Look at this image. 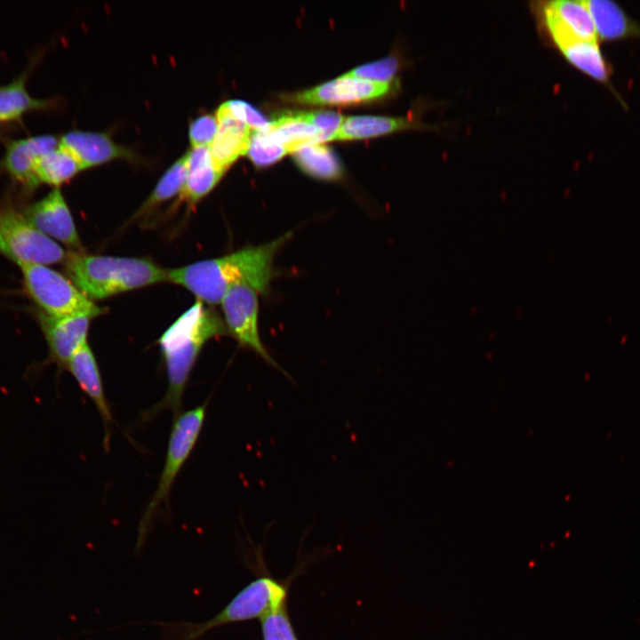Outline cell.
Instances as JSON below:
<instances>
[{"instance_id": "obj_1", "label": "cell", "mask_w": 640, "mask_h": 640, "mask_svg": "<svg viewBox=\"0 0 640 640\" xmlns=\"http://www.w3.org/2000/svg\"><path fill=\"white\" fill-rule=\"evenodd\" d=\"M292 236V231H288L268 243L169 269V281L211 306L220 303L229 288L241 284L252 287L260 295H268L277 276L275 258Z\"/></svg>"}, {"instance_id": "obj_2", "label": "cell", "mask_w": 640, "mask_h": 640, "mask_svg": "<svg viewBox=\"0 0 640 640\" xmlns=\"http://www.w3.org/2000/svg\"><path fill=\"white\" fill-rule=\"evenodd\" d=\"M227 333L220 316L200 300H196L163 333L159 346L168 386L164 397L144 413L146 419L163 410H171L174 417L181 412L183 396L204 345L209 340Z\"/></svg>"}, {"instance_id": "obj_3", "label": "cell", "mask_w": 640, "mask_h": 640, "mask_svg": "<svg viewBox=\"0 0 640 640\" xmlns=\"http://www.w3.org/2000/svg\"><path fill=\"white\" fill-rule=\"evenodd\" d=\"M63 263L68 279L92 301L169 281L167 270L149 259L72 251Z\"/></svg>"}, {"instance_id": "obj_4", "label": "cell", "mask_w": 640, "mask_h": 640, "mask_svg": "<svg viewBox=\"0 0 640 640\" xmlns=\"http://www.w3.org/2000/svg\"><path fill=\"white\" fill-rule=\"evenodd\" d=\"M207 403L180 412L174 417L164 468L156 489L139 524L138 543H142L149 525L162 504L168 505L170 492L180 471L196 446L206 416Z\"/></svg>"}, {"instance_id": "obj_5", "label": "cell", "mask_w": 640, "mask_h": 640, "mask_svg": "<svg viewBox=\"0 0 640 640\" xmlns=\"http://www.w3.org/2000/svg\"><path fill=\"white\" fill-rule=\"evenodd\" d=\"M20 268L25 292L40 312L52 316L85 315L92 318L102 313L68 278L46 265H24Z\"/></svg>"}, {"instance_id": "obj_6", "label": "cell", "mask_w": 640, "mask_h": 640, "mask_svg": "<svg viewBox=\"0 0 640 640\" xmlns=\"http://www.w3.org/2000/svg\"><path fill=\"white\" fill-rule=\"evenodd\" d=\"M0 253L20 265L64 262L67 253L8 203L0 205Z\"/></svg>"}, {"instance_id": "obj_7", "label": "cell", "mask_w": 640, "mask_h": 640, "mask_svg": "<svg viewBox=\"0 0 640 640\" xmlns=\"http://www.w3.org/2000/svg\"><path fill=\"white\" fill-rule=\"evenodd\" d=\"M285 590L268 578H260L242 589L219 613L207 621L188 627L180 640L198 637L225 624L263 618L284 605Z\"/></svg>"}, {"instance_id": "obj_8", "label": "cell", "mask_w": 640, "mask_h": 640, "mask_svg": "<svg viewBox=\"0 0 640 640\" xmlns=\"http://www.w3.org/2000/svg\"><path fill=\"white\" fill-rule=\"evenodd\" d=\"M259 295L255 289L244 284L228 289L220 302L227 332L242 348L254 352L289 378L286 372L273 359L260 339Z\"/></svg>"}, {"instance_id": "obj_9", "label": "cell", "mask_w": 640, "mask_h": 640, "mask_svg": "<svg viewBox=\"0 0 640 640\" xmlns=\"http://www.w3.org/2000/svg\"><path fill=\"white\" fill-rule=\"evenodd\" d=\"M395 86L396 83L374 82L344 74L334 80L291 95L290 100L309 105H348L382 98Z\"/></svg>"}, {"instance_id": "obj_10", "label": "cell", "mask_w": 640, "mask_h": 640, "mask_svg": "<svg viewBox=\"0 0 640 640\" xmlns=\"http://www.w3.org/2000/svg\"><path fill=\"white\" fill-rule=\"evenodd\" d=\"M22 213L36 229L53 241L73 252H84L70 210L59 188L28 205Z\"/></svg>"}, {"instance_id": "obj_11", "label": "cell", "mask_w": 640, "mask_h": 640, "mask_svg": "<svg viewBox=\"0 0 640 640\" xmlns=\"http://www.w3.org/2000/svg\"><path fill=\"white\" fill-rule=\"evenodd\" d=\"M540 20L555 45L571 39L597 41L595 26L584 1L540 3Z\"/></svg>"}, {"instance_id": "obj_12", "label": "cell", "mask_w": 640, "mask_h": 640, "mask_svg": "<svg viewBox=\"0 0 640 640\" xmlns=\"http://www.w3.org/2000/svg\"><path fill=\"white\" fill-rule=\"evenodd\" d=\"M37 319L49 348L47 362L66 369L73 355L87 341L92 318L85 315L52 316L39 311Z\"/></svg>"}, {"instance_id": "obj_13", "label": "cell", "mask_w": 640, "mask_h": 640, "mask_svg": "<svg viewBox=\"0 0 640 640\" xmlns=\"http://www.w3.org/2000/svg\"><path fill=\"white\" fill-rule=\"evenodd\" d=\"M60 145L79 162L83 169L102 164L116 158L140 162L131 149L116 143L103 132L72 130L60 138Z\"/></svg>"}, {"instance_id": "obj_14", "label": "cell", "mask_w": 640, "mask_h": 640, "mask_svg": "<svg viewBox=\"0 0 640 640\" xmlns=\"http://www.w3.org/2000/svg\"><path fill=\"white\" fill-rule=\"evenodd\" d=\"M65 370L69 372L80 389L96 407L104 427V444L108 449L113 417L97 360L87 341L73 355Z\"/></svg>"}, {"instance_id": "obj_15", "label": "cell", "mask_w": 640, "mask_h": 640, "mask_svg": "<svg viewBox=\"0 0 640 640\" xmlns=\"http://www.w3.org/2000/svg\"><path fill=\"white\" fill-rule=\"evenodd\" d=\"M215 116L218 131L209 148L213 164L225 173L240 156L247 153L253 130L236 118L226 102L219 107Z\"/></svg>"}, {"instance_id": "obj_16", "label": "cell", "mask_w": 640, "mask_h": 640, "mask_svg": "<svg viewBox=\"0 0 640 640\" xmlns=\"http://www.w3.org/2000/svg\"><path fill=\"white\" fill-rule=\"evenodd\" d=\"M36 60L20 75L0 85V126L11 127L20 123L22 117L32 111H46L57 106L55 99L33 97L27 89V80Z\"/></svg>"}, {"instance_id": "obj_17", "label": "cell", "mask_w": 640, "mask_h": 640, "mask_svg": "<svg viewBox=\"0 0 640 640\" xmlns=\"http://www.w3.org/2000/svg\"><path fill=\"white\" fill-rule=\"evenodd\" d=\"M185 157L188 173L179 203L191 208L213 189L224 173L213 164L209 147H192Z\"/></svg>"}, {"instance_id": "obj_18", "label": "cell", "mask_w": 640, "mask_h": 640, "mask_svg": "<svg viewBox=\"0 0 640 640\" xmlns=\"http://www.w3.org/2000/svg\"><path fill=\"white\" fill-rule=\"evenodd\" d=\"M428 125L415 117L356 116L344 117L332 140H350L371 138L395 132L424 128Z\"/></svg>"}, {"instance_id": "obj_19", "label": "cell", "mask_w": 640, "mask_h": 640, "mask_svg": "<svg viewBox=\"0 0 640 640\" xmlns=\"http://www.w3.org/2000/svg\"><path fill=\"white\" fill-rule=\"evenodd\" d=\"M38 157L30 136L7 139L4 154L0 159V170L27 193H31L40 184L36 174V162Z\"/></svg>"}, {"instance_id": "obj_20", "label": "cell", "mask_w": 640, "mask_h": 640, "mask_svg": "<svg viewBox=\"0 0 640 640\" xmlns=\"http://www.w3.org/2000/svg\"><path fill=\"white\" fill-rule=\"evenodd\" d=\"M584 3L592 18L597 39L614 41L640 36V25L616 3L609 0H586Z\"/></svg>"}, {"instance_id": "obj_21", "label": "cell", "mask_w": 640, "mask_h": 640, "mask_svg": "<svg viewBox=\"0 0 640 640\" xmlns=\"http://www.w3.org/2000/svg\"><path fill=\"white\" fill-rule=\"evenodd\" d=\"M566 60L591 78L609 84L611 68L597 41L571 39L556 45Z\"/></svg>"}, {"instance_id": "obj_22", "label": "cell", "mask_w": 640, "mask_h": 640, "mask_svg": "<svg viewBox=\"0 0 640 640\" xmlns=\"http://www.w3.org/2000/svg\"><path fill=\"white\" fill-rule=\"evenodd\" d=\"M272 137L293 153L301 147L324 142L321 132L314 125L299 118L295 112H289L270 122L267 129Z\"/></svg>"}, {"instance_id": "obj_23", "label": "cell", "mask_w": 640, "mask_h": 640, "mask_svg": "<svg viewBox=\"0 0 640 640\" xmlns=\"http://www.w3.org/2000/svg\"><path fill=\"white\" fill-rule=\"evenodd\" d=\"M292 154L298 166L313 178L336 180L342 176L343 170L338 156L324 145H307Z\"/></svg>"}, {"instance_id": "obj_24", "label": "cell", "mask_w": 640, "mask_h": 640, "mask_svg": "<svg viewBox=\"0 0 640 640\" xmlns=\"http://www.w3.org/2000/svg\"><path fill=\"white\" fill-rule=\"evenodd\" d=\"M83 168L76 157L60 145L39 156L36 162V174L39 183L58 186L68 182Z\"/></svg>"}, {"instance_id": "obj_25", "label": "cell", "mask_w": 640, "mask_h": 640, "mask_svg": "<svg viewBox=\"0 0 640 640\" xmlns=\"http://www.w3.org/2000/svg\"><path fill=\"white\" fill-rule=\"evenodd\" d=\"M188 169L185 155L170 166L161 177L148 198L145 201L134 218H141L148 214L156 206L180 193Z\"/></svg>"}, {"instance_id": "obj_26", "label": "cell", "mask_w": 640, "mask_h": 640, "mask_svg": "<svg viewBox=\"0 0 640 640\" xmlns=\"http://www.w3.org/2000/svg\"><path fill=\"white\" fill-rule=\"evenodd\" d=\"M287 153L285 147L277 142L268 130H253L246 154L254 164L261 167L272 164Z\"/></svg>"}, {"instance_id": "obj_27", "label": "cell", "mask_w": 640, "mask_h": 640, "mask_svg": "<svg viewBox=\"0 0 640 640\" xmlns=\"http://www.w3.org/2000/svg\"><path fill=\"white\" fill-rule=\"evenodd\" d=\"M399 60L388 56L380 60L359 66L345 75L348 76L382 83H395L399 69Z\"/></svg>"}, {"instance_id": "obj_28", "label": "cell", "mask_w": 640, "mask_h": 640, "mask_svg": "<svg viewBox=\"0 0 640 640\" xmlns=\"http://www.w3.org/2000/svg\"><path fill=\"white\" fill-rule=\"evenodd\" d=\"M260 620L264 640H296L284 605Z\"/></svg>"}, {"instance_id": "obj_29", "label": "cell", "mask_w": 640, "mask_h": 640, "mask_svg": "<svg viewBox=\"0 0 640 640\" xmlns=\"http://www.w3.org/2000/svg\"><path fill=\"white\" fill-rule=\"evenodd\" d=\"M297 116L301 120L314 125L322 135L324 142L332 140V138L340 126L344 116L332 111H297Z\"/></svg>"}, {"instance_id": "obj_30", "label": "cell", "mask_w": 640, "mask_h": 640, "mask_svg": "<svg viewBox=\"0 0 640 640\" xmlns=\"http://www.w3.org/2000/svg\"><path fill=\"white\" fill-rule=\"evenodd\" d=\"M218 131L215 115L204 114L194 119L189 125L188 136L192 147H210Z\"/></svg>"}, {"instance_id": "obj_31", "label": "cell", "mask_w": 640, "mask_h": 640, "mask_svg": "<svg viewBox=\"0 0 640 640\" xmlns=\"http://www.w3.org/2000/svg\"><path fill=\"white\" fill-rule=\"evenodd\" d=\"M226 104L236 118L247 124L252 130L264 131L269 127L270 122L247 102L231 100L226 101Z\"/></svg>"}, {"instance_id": "obj_32", "label": "cell", "mask_w": 640, "mask_h": 640, "mask_svg": "<svg viewBox=\"0 0 640 640\" xmlns=\"http://www.w3.org/2000/svg\"><path fill=\"white\" fill-rule=\"evenodd\" d=\"M5 128H6V127L0 126V132L3 131V130L5 129Z\"/></svg>"}]
</instances>
